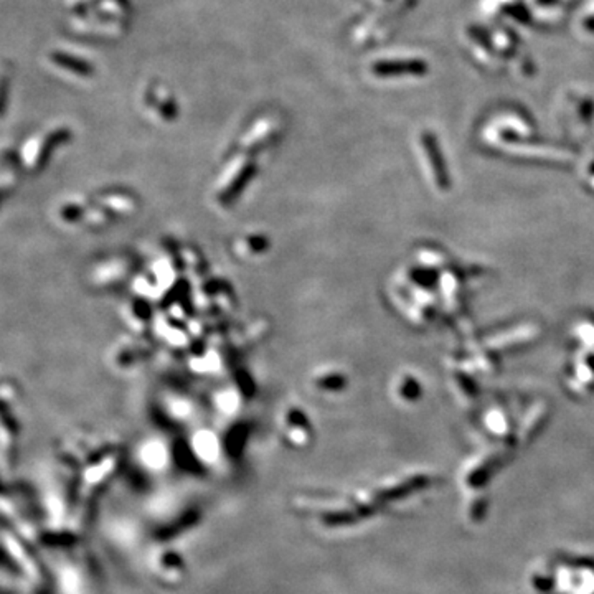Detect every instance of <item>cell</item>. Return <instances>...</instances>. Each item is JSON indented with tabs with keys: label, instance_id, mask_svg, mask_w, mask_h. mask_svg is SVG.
I'll return each mask as SVG.
<instances>
[{
	"label": "cell",
	"instance_id": "6da1fadb",
	"mask_svg": "<svg viewBox=\"0 0 594 594\" xmlns=\"http://www.w3.org/2000/svg\"><path fill=\"white\" fill-rule=\"evenodd\" d=\"M464 40L465 48L473 53L474 60L480 63L482 66L495 68L502 65V58H500L492 38L485 32L480 30V28H470V30L465 32Z\"/></svg>",
	"mask_w": 594,
	"mask_h": 594
},
{
	"label": "cell",
	"instance_id": "7a4b0ae2",
	"mask_svg": "<svg viewBox=\"0 0 594 594\" xmlns=\"http://www.w3.org/2000/svg\"><path fill=\"white\" fill-rule=\"evenodd\" d=\"M578 28L584 33V35H588V37L594 35V2L586 8V11H584L583 17H579Z\"/></svg>",
	"mask_w": 594,
	"mask_h": 594
}]
</instances>
